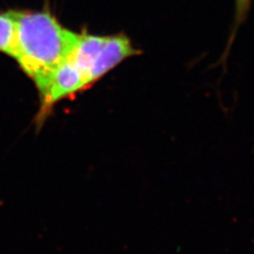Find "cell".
<instances>
[{
	"label": "cell",
	"instance_id": "cell-1",
	"mask_svg": "<svg viewBox=\"0 0 254 254\" xmlns=\"http://www.w3.org/2000/svg\"><path fill=\"white\" fill-rule=\"evenodd\" d=\"M17 41L16 62L37 86L73 50L77 34L64 27L49 11H6Z\"/></svg>",
	"mask_w": 254,
	"mask_h": 254
},
{
	"label": "cell",
	"instance_id": "cell-5",
	"mask_svg": "<svg viewBox=\"0 0 254 254\" xmlns=\"http://www.w3.org/2000/svg\"><path fill=\"white\" fill-rule=\"evenodd\" d=\"M236 14H235V27L237 28L247 17L248 11L250 9L251 0H235Z\"/></svg>",
	"mask_w": 254,
	"mask_h": 254
},
{
	"label": "cell",
	"instance_id": "cell-3",
	"mask_svg": "<svg viewBox=\"0 0 254 254\" xmlns=\"http://www.w3.org/2000/svg\"><path fill=\"white\" fill-rule=\"evenodd\" d=\"M36 87L42 95V111H47L60 101L84 91L88 88V84L82 71L66 59Z\"/></svg>",
	"mask_w": 254,
	"mask_h": 254
},
{
	"label": "cell",
	"instance_id": "cell-4",
	"mask_svg": "<svg viewBox=\"0 0 254 254\" xmlns=\"http://www.w3.org/2000/svg\"><path fill=\"white\" fill-rule=\"evenodd\" d=\"M0 52L13 60L17 58L15 23L6 12L0 14Z\"/></svg>",
	"mask_w": 254,
	"mask_h": 254
},
{
	"label": "cell",
	"instance_id": "cell-2",
	"mask_svg": "<svg viewBox=\"0 0 254 254\" xmlns=\"http://www.w3.org/2000/svg\"><path fill=\"white\" fill-rule=\"evenodd\" d=\"M87 53L90 62L87 79L90 87L127 59L141 54V50L123 33L102 36L89 34Z\"/></svg>",
	"mask_w": 254,
	"mask_h": 254
}]
</instances>
